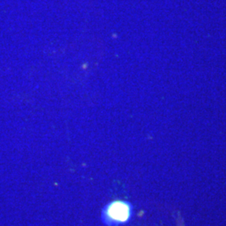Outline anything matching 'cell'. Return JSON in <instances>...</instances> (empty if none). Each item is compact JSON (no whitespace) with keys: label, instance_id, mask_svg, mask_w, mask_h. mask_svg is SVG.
Returning <instances> with one entry per match:
<instances>
[{"label":"cell","instance_id":"6da1fadb","mask_svg":"<svg viewBox=\"0 0 226 226\" xmlns=\"http://www.w3.org/2000/svg\"><path fill=\"white\" fill-rule=\"evenodd\" d=\"M133 207L130 202L116 199L104 207L101 220L107 226H119L128 224L132 218Z\"/></svg>","mask_w":226,"mask_h":226}]
</instances>
